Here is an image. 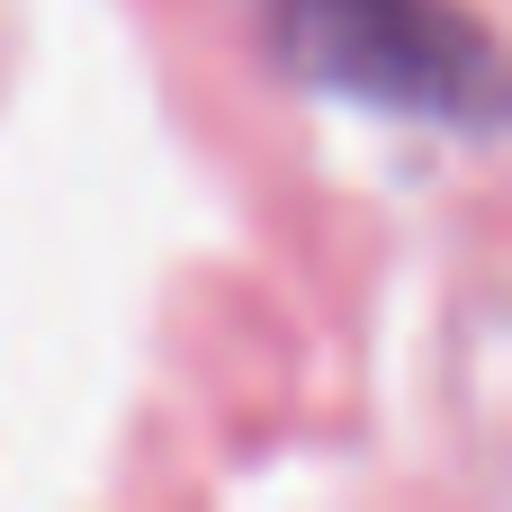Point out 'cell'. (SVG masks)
I'll return each mask as SVG.
<instances>
[{
    "instance_id": "cell-1",
    "label": "cell",
    "mask_w": 512,
    "mask_h": 512,
    "mask_svg": "<svg viewBox=\"0 0 512 512\" xmlns=\"http://www.w3.org/2000/svg\"><path fill=\"white\" fill-rule=\"evenodd\" d=\"M288 63L414 108V117H486V36L450 9V0H270Z\"/></svg>"
}]
</instances>
